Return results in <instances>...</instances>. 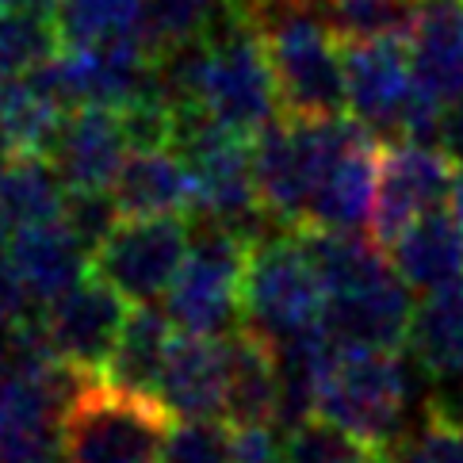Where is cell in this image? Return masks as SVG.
<instances>
[{"mask_svg":"<svg viewBox=\"0 0 463 463\" xmlns=\"http://www.w3.org/2000/svg\"><path fill=\"white\" fill-rule=\"evenodd\" d=\"M61 46L54 8H0V73H31Z\"/></svg>","mask_w":463,"mask_h":463,"instance_id":"d4e9b609","label":"cell"},{"mask_svg":"<svg viewBox=\"0 0 463 463\" xmlns=\"http://www.w3.org/2000/svg\"><path fill=\"white\" fill-rule=\"evenodd\" d=\"M387 257L413 291L449 288L463 276V222L452 211H425L387 245Z\"/></svg>","mask_w":463,"mask_h":463,"instance_id":"9a60e30c","label":"cell"},{"mask_svg":"<svg viewBox=\"0 0 463 463\" xmlns=\"http://www.w3.org/2000/svg\"><path fill=\"white\" fill-rule=\"evenodd\" d=\"M226 421H279V356L253 329L226 337Z\"/></svg>","mask_w":463,"mask_h":463,"instance_id":"d6986e66","label":"cell"},{"mask_svg":"<svg viewBox=\"0 0 463 463\" xmlns=\"http://www.w3.org/2000/svg\"><path fill=\"white\" fill-rule=\"evenodd\" d=\"M130 307L135 303H127L108 279L89 272L80 284H73L70 291H61L58 299L46 303L43 326L54 353L65 364L100 379L115 341H119L123 326L130 318Z\"/></svg>","mask_w":463,"mask_h":463,"instance_id":"9c48e42d","label":"cell"},{"mask_svg":"<svg viewBox=\"0 0 463 463\" xmlns=\"http://www.w3.org/2000/svg\"><path fill=\"white\" fill-rule=\"evenodd\" d=\"M379 146L375 130L360 123L353 142L329 169L326 184L318 188L303 226H326V230H364L372 222L375 192H379Z\"/></svg>","mask_w":463,"mask_h":463,"instance_id":"5bb4252c","label":"cell"},{"mask_svg":"<svg viewBox=\"0 0 463 463\" xmlns=\"http://www.w3.org/2000/svg\"><path fill=\"white\" fill-rule=\"evenodd\" d=\"M360 463H399V452L394 449H368V456H364Z\"/></svg>","mask_w":463,"mask_h":463,"instance_id":"8d00e7d4","label":"cell"},{"mask_svg":"<svg viewBox=\"0 0 463 463\" xmlns=\"http://www.w3.org/2000/svg\"><path fill=\"white\" fill-rule=\"evenodd\" d=\"M368 449L326 418H307L288 429V463H360Z\"/></svg>","mask_w":463,"mask_h":463,"instance_id":"f1b7e54d","label":"cell"},{"mask_svg":"<svg viewBox=\"0 0 463 463\" xmlns=\"http://www.w3.org/2000/svg\"><path fill=\"white\" fill-rule=\"evenodd\" d=\"M230 463H288V429L279 421H230Z\"/></svg>","mask_w":463,"mask_h":463,"instance_id":"4dcf8cb0","label":"cell"},{"mask_svg":"<svg viewBox=\"0 0 463 463\" xmlns=\"http://www.w3.org/2000/svg\"><path fill=\"white\" fill-rule=\"evenodd\" d=\"M230 0H142L138 35L154 61L188 43L207 39L226 15Z\"/></svg>","mask_w":463,"mask_h":463,"instance_id":"603a6c76","label":"cell"},{"mask_svg":"<svg viewBox=\"0 0 463 463\" xmlns=\"http://www.w3.org/2000/svg\"><path fill=\"white\" fill-rule=\"evenodd\" d=\"M157 463H230V421L188 418L169 425Z\"/></svg>","mask_w":463,"mask_h":463,"instance_id":"83f0119b","label":"cell"},{"mask_svg":"<svg viewBox=\"0 0 463 463\" xmlns=\"http://www.w3.org/2000/svg\"><path fill=\"white\" fill-rule=\"evenodd\" d=\"M169 421L157 399L92 379L61 413L65 463H157Z\"/></svg>","mask_w":463,"mask_h":463,"instance_id":"5b68a950","label":"cell"},{"mask_svg":"<svg viewBox=\"0 0 463 463\" xmlns=\"http://www.w3.org/2000/svg\"><path fill=\"white\" fill-rule=\"evenodd\" d=\"M0 8H54V0H0Z\"/></svg>","mask_w":463,"mask_h":463,"instance_id":"74e56055","label":"cell"},{"mask_svg":"<svg viewBox=\"0 0 463 463\" xmlns=\"http://www.w3.org/2000/svg\"><path fill=\"white\" fill-rule=\"evenodd\" d=\"M394 452L399 463H463V418L444 399H433Z\"/></svg>","mask_w":463,"mask_h":463,"instance_id":"4316f807","label":"cell"},{"mask_svg":"<svg viewBox=\"0 0 463 463\" xmlns=\"http://www.w3.org/2000/svg\"><path fill=\"white\" fill-rule=\"evenodd\" d=\"M437 146L452 165H463V96H456V100H449L440 108Z\"/></svg>","mask_w":463,"mask_h":463,"instance_id":"d6a6232c","label":"cell"},{"mask_svg":"<svg viewBox=\"0 0 463 463\" xmlns=\"http://www.w3.org/2000/svg\"><path fill=\"white\" fill-rule=\"evenodd\" d=\"M318 12L341 43L406 39L421 0H318Z\"/></svg>","mask_w":463,"mask_h":463,"instance_id":"cb8c5ba5","label":"cell"},{"mask_svg":"<svg viewBox=\"0 0 463 463\" xmlns=\"http://www.w3.org/2000/svg\"><path fill=\"white\" fill-rule=\"evenodd\" d=\"M410 372L402 353L368 349V345H341L329 337V349L318 368L314 387V418L334 421L364 449H399Z\"/></svg>","mask_w":463,"mask_h":463,"instance_id":"7a4b0ae2","label":"cell"},{"mask_svg":"<svg viewBox=\"0 0 463 463\" xmlns=\"http://www.w3.org/2000/svg\"><path fill=\"white\" fill-rule=\"evenodd\" d=\"M111 195L123 214H192L195 211L192 169L173 146L130 150L119 176L111 180Z\"/></svg>","mask_w":463,"mask_h":463,"instance_id":"2e32d148","label":"cell"},{"mask_svg":"<svg viewBox=\"0 0 463 463\" xmlns=\"http://www.w3.org/2000/svg\"><path fill=\"white\" fill-rule=\"evenodd\" d=\"M410 65L418 85L437 100L463 96V5L459 0H421L410 35Z\"/></svg>","mask_w":463,"mask_h":463,"instance_id":"e0dca14e","label":"cell"},{"mask_svg":"<svg viewBox=\"0 0 463 463\" xmlns=\"http://www.w3.org/2000/svg\"><path fill=\"white\" fill-rule=\"evenodd\" d=\"M15 154H20V150H15V142L5 135V130H0V184H5V173H8V165H12Z\"/></svg>","mask_w":463,"mask_h":463,"instance_id":"d590c367","label":"cell"},{"mask_svg":"<svg viewBox=\"0 0 463 463\" xmlns=\"http://www.w3.org/2000/svg\"><path fill=\"white\" fill-rule=\"evenodd\" d=\"M349 115L375 135L406 138L410 111L418 104V77L410 65L406 39H364L341 43Z\"/></svg>","mask_w":463,"mask_h":463,"instance_id":"52a82bcc","label":"cell"},{"mask_svg":"<svg viewBox=\"0 0 463 463\" xmlns=\"http://www.w3.org/2000/svg\"><path fill=\"white\" fill-rule=\"evenodd\" d=\"M406 349L437 383H459L463 379V276L449 288L429 291L413 307Z\"/></svg>","mask_w":463,"mask_h":463,"instance_id":"ffe728a7","label":"cell"},{"mask_svg":"<svg viewBox=\"0 0 463 463\" xmlns=\"http://www.w3.org/2000/svg\"><path fill=\"white\" fill-rule=\"evenodd\" d=\"M8 372H12V337H8V329L0 326V383L8 379Z\"/></svg>","mask_w":463,"mask_h":463,"instance_id":"e575fe53","label":"cell"},{"mask_svg":"<svg viewBox=\"0 0 463 463\" xmlns=\"http://www.w3.org/2000/svg\"><path fill=\"white\" fill-rule=\"evenodd\" d=\"M452 176V161L440 146L413 138L387 142L379 154V192L372 211L375 245H391L413 219L449 203Z\"/></svg>","mask_w":463,"mask_h":463,"instance_id":"ba28073f","label":"cell"},{"mask_svg":"<svg viewBox=\"0 0 463 463\" xmlns=\"http://www.w3.org/2000/svg\"><path fill=\"white\" fill-rule=\"evenodd\" d=\"M410 284L394 272H379L364 284L337 291L326 299V334L341 345H368V349H394L402 353L413 326V299Z\"/></svg>","mask_w":463,"mask_h":463,"instance_id":"30bf717a","label":"cell"},{"mask_svg":"<svg viewBox=\"0 0 463 463\" xmlns=\"http://www.w3.org/2000/svg\"><path fill=\"white\" fill-rule=\"evenodd\" d=\"M192 250V222L184 214H123L119 226L96 245L92 272L127 303H154L176 279Z\"/></svg>","mask_w":463,"mask_h":463,"instance_id":"8992f818","label":"cell"},{"mask_svg":"<svg viewBox=\"0 0 463 463\" xmlns=\"http://www.w3.org/2000/svg\"><path fill=\"white\" fill-rule=\"evenodd\" d=\"M142 0H54V20L65 46L138 31Z\"/></svg>","mask_w":463,"mask_h":463,"instance_id":"484cf974","label":"cell"},{"mask_svg":"<svg viewBox=\"0 0 463 463\" xmlns=\"http://www.w3.org/2000/svg\"><path fill=\"white\" fill-rule=\"evenodd\" d=\"M8 260L35 303H51L92 272V250L80 241L65 219L20 226L8 241Z\"/></svg>","mask_w":463,"mask_h":463,"instance_id":"4fadbf2b","label":"cell"},{"mask_svg":"<svg viewBox=\"0 0 463 463\" xmlns=\"http://www.w3.org/2000/svg\"><path fill=\"white\" fill-rule=\"evenodd\" d=\"M257 20L288 115H345V54L318 0H245Z\"/></svg>","mask_w":463,"mask_h":463,"instance_id":"6da1fadb","label":"cell"},{"mask_svg":"<svg viewBox=\"0 0 463 463\" xmlns=\"http://www.w3.org/2000/svg\"><path fill=\"white\" fill-rule=\"evenodd\" d=\"M65 111L35 73H0V130L20 154H51Z\"/></svg>","mask_w":463,"mask_h":463,"instance_id":"44dd1931","label":"cell"},{"mask_svg":"<svg viewBox=\"0 0 463 463\" xmlns=\"http://www.w3.org/2000/svg\"><path fill=\"white\" fill-rule=\"evenodd\" d=\"M449 211L456 214V219L463 222V165L456 169V176H452V192H449Z\"/></svg>","mask_w":463,"mask_h":463,"instance_id":"836d02e7","label":"cell"},{"mask_svg":"<svg viewBox=\"0 0 463 463\" xmlns=\"http://www.w3.org/2000/svg\"><path fill=\"white\" fill-rule=\"evenodd\" d=\"M226 372H230L226 337L180 334L169 349V360H165L157 402L176 421L188 418L226 421Z\"/></svg>","mask_w":463,"mask_h":463,"instance_id":"7c38bea8","label":"cell"},{"mask_svg":"<svg viewBox=\"0 0 463 463\" xmlns=\"http://www.w3.org/2000/svg\"><path fill=\"white\" fill-rule=\"evenodd\" d=\"M70 188L46 154H15L0 184V219L8 226H35L61 219Z\"/></svg>","mask_w":463,"mask_h":463,"instance_id":"7402d4cb","label":"cell"},{"mask_svg":"<svg viewBox=\"0 0 463 463\" xmlns=\"http://www.w3.org/2000/svg\"><path fill=\"white\" fill-rule=\"evenodd\" d=\"M61 219L70 222L73 234L96 253V245L119 226L123 211H119V203H115L111 188H70V200H65Z\"/></svg>","mask_w":463,"mask_h":463,"instance_id":"f546056e","label":"cell"},{"mask_svg":"<svg viewBox=\"0 0 463 463\" xmlns=\"http://www.w3.org/2000/svg\"><path fill=\"white\" fill-rule=\"evenodd\" d=\"M253 241L234 226L195 219L192 250L165 291V314L180 334L230 337L241 329V295Z\"/></svg>","mask_w":463,"mask_h":463,"instance_id":"277c9868","label":"cell"},{"mask_svg":"<svg viewBox=\"0 0 463 463\" xmlns=\"http://www.w3.org/2000/svg\"><path fill=\"white\" fill-rule=\"evenodd\" d=\"M31 291L24 284V276L15 272V264L8 260V253L0 257V326H15V322H24L31 318Z\"/></svg>","mask_w":463,"mask_h":463,"instance_id":"1f68e13d","label":"cell"},{"mask_svg":"<svg viewBox=\"0 0 463 463\" xmlns=\"http://www.w3.org/2000/svg\"><path fill=\"white\" fill-rule=\"evenodd\" d=\"M173 341H176V326L169 322V314L157 310L154 303H138L130 310V318L123 326L119 341H115L100 379L115 391L157 399V383H161Z\"/></svg>","mask_w":463,"mask_h":463,"instance_id":"ac0fdd59","label":"cell"},{"mask_svg":"<svg viewBox=\"0 0 463 463\" xmlns=\"http://www.w3.org/2000/svg\"><path fill=\"white\" fill-rule=\"evenodd\" d=\"M127 154L130 142L119 111L100 104H80L65 111L58 138L46 157L54 161L65 188H111Z\"/></svg>","mask_w":463,"mask_h":463,"instance_id":"8fae6325","label":"cell"},{"mask_svg":"<svg viewBox=\"0 0 463 463\" xmlns=\"http://www.w3.org/2000/svg\"><path fill=\"white\" fill-rule=\"evenodd\" d=\"M326 322V284L299 230H272L253 241L245 269L241 326L284 345Z\"/></svg>","mask_w":463,"mask_h":463,"instance_id":"3957f363","label":"cell"},{"mask_svg":"<svg viewBox=\"0 0 463 463\" xmlns=\"http://www.w3.org/2000/svg\"><path fill=\"white\" fill-rule=\"evenodd\" d=\"M5 226H8V222L0 219V257H5Z\"/></svg>","mask_w":463,"mask_h":463,"instance_id":"f35d334b","label":"cell"}]
</instances>
